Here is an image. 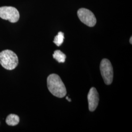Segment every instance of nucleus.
Here are the masks:
<instances>
[{
    "mask_svg": "<svg viewBox=\"0 0 132 132\" xmlns=\"http://www.w3.org/2000/svg\"><path fill=\"white\" fill-rule=\"evenodd\" d=\"M53 57L59 63H64L66 60V55L60 50L55 51L53 54Z\"/></svg>",
    "mask_w": 132,
    "mask_h": 132,
    "instance_id": "nucleus-8",
    "label": "nucleus"
},
{
    "mask_svg": "<svg viewBox=\"0 0 132 132\" xmlns=\"http://www.w3.org/2000/svg\"><path fill=\"white\" fill-rule=\"evenodd\" d=\"M88 101L90 111L94 112L98 106L99 101V94L94 87L90 89L88 94Z\"/></svg>",
    "mask_w": 132,
    "mask_h": 132,
    "instance_id": "nucleus-6",
    "label": "nucleus"
},
{
    "mask_svg": "<svg viewBox=\"0 0 132 132\" xmlns=\"http://www.w3.org/2000/svg\"><path fill=\"white\" fill-rule=\"evenodd\" d=\"M77 15L80 21L88 27H93L96 23L94 14L90 10L81 8L78 10Z\"/></svg>",
    "mask_w": 132,
    "mask_h": 132,
    "instance_id": "nucleus-5",
    "label": "nucleus"
},
{
    "mask_svg": "<svg viewBox=\"0 0 132 132\" xmlns=\"http://www.w3.org/2000/svg\"><path fill=\"white\" fill-rule=\"evenodd\" d=\"M5 121L8 125L12 126H16L19 123L20 118L16 114H10L7 117Z\"/></svg>",
    "mask_w": 132,
    "mask_h": 132,
    "instance_id": "nucleus-7",
    "label": "nucleus"
},
{
    "mask_svg": "<svg viewBox=\"0 0 132 132\" xmlns=\"http://www.w3.org/2000/svg\"><path fill=\"white\" fill-rule=\"evenodd\" d=\"M0 17L11 23H16L19 20L20 14L16 8L12 6H3L0 7Z\"/></svg>",
    "mask_w": 132,
    "mask_h": 132,
    "instance_id": "nucleus-4",
    "label": "nucleus"
},
{
    "mask_svg": "<svg viewBox=\"0 0 132 132\" xmlns=\"http://www.w3.org/2000/svg\"><path fill=\"white\" fill-rule=\"evenodd\" d=\"M100 70L105 83L108 85L111 84L113 80V68L108 59L102 60L100 65Z\"/></svg>",
    "mask_w": 132,
    "mask_h": 132,
    "instance_id": "nucleus-3",
    "label": "nucleus"
},
{
    "mask_svg": "<svg viewBox=\"0 0 132 132\" xmlns=\"http://www.w3.org/2000/svg\"><path fill=\"white\" fill-rule=\"evenodd\" d=\"M47 88L54 96L63 98L66 96L67 90L60 76L56 74H51L47 77Z\"/></svg>",
    "mask_w": 132,
    "mask_h": 132,
    "instance_id": "nucleus-1",
    "label": "nucleus"
},
{
    "mask_svg": "<svg viewBox=\"0 0 132 132\" xmlns=\"http://www.w3.org/2000/svg\"><path fill=\"white\" fill-rule=\"evenodd\" d=\"M64 34L61 31L59 32L56 36H55L53 43L57 46L58 47H59L64 42Z\"/></svg>",
    "mask_w": 132,
    "mask_h": 132,
    "instance_id": "nucleus-9",
    "label": "nucleus"
},
{
    "mask_svg": "<svg viewBox=\"0 0 132 132\" xmlns=\"http://www.w3.org/2000/svg\"><path fill=\"white\" fill-rule=\"evenodd\" d=\"M132 37H131V38H130V43H131V44H132Z\"/></svg>",
    "mask_w": 132,
    "mask_h": 132,
    "instance_id": "nucleus-11",
    "label": "nucleus"
},
{
    "mask_svg": "<svg viewBox=\"0 0 132 132\" xmlns=\"http://www.w3.org/2000/svg\"><path fill=\"white\" fill-rule=\"evenodd\" d=\"M0 64L7 70H12L18 64V58L13 52L6 50L0 52Z\"/></svg>",
    "mask_w": 132,
    "mask_h": 132,
    "instance_id": "nucleus-2",
    "label": "nucleus"
},
{
    "mask_svg": "<svg viewBox=\"0 0 132 132\" xmlns=\"http://www.w3.org/2000/svg\"><path fill=\"white\" fill-rule=\"evenodd\" d=\"M66 99H67V100H68V101H69L70 102H71V99H70V98H69L68 96H67V97H66Z\"/></svg>",
    "mask_w": 132,
    "mask_h": 132,
    "instance_id": "nucleus-10",
    "label": "nucleus"
}]
</instances>
